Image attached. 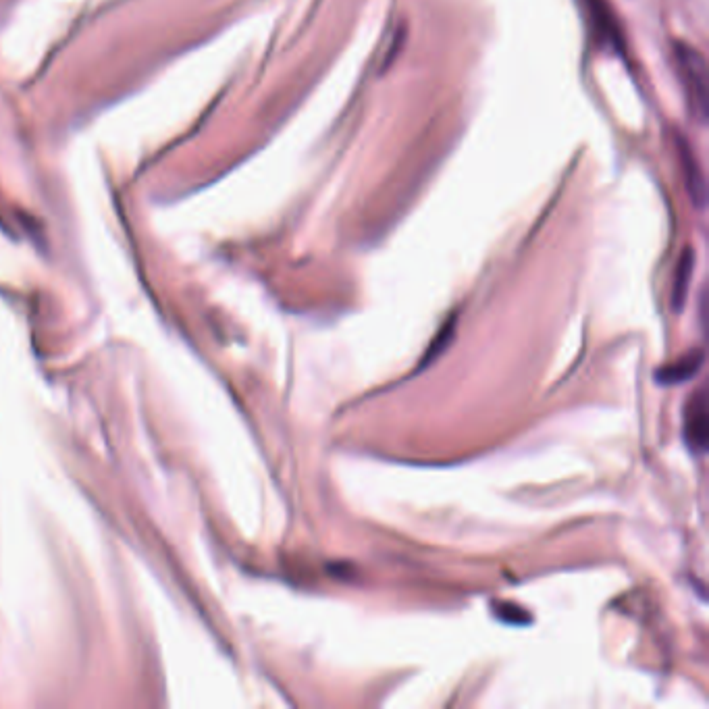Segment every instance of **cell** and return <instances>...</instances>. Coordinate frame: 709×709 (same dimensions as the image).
I'll return each mask as SVG.
<instances>
[{"instance_id":"7a4b0ae2","label":"cell","mask_w":709,"mask_h":709,"mask_svg":"<svg viewBox=\"0 0 709 709\" xmlns=\"http://www.w3.org/2000/svg\"><path fill=\"white\" fill-rule=\"evenodd\" d=\"M682 437L687 448L695 456H703L709 443V412H707V393L699 389L685 406V420H682Z\"/></svg>"},{"instance_id":"8992f818","label":"cell","mask_w":709,"mask_h":709,"mask_svg":"<svg viewBox=\"0 0 709 709\" xmlns=\"http://www.w3.org/2000/svg\"><path fill=\"white\" fill-rule=\"evenodd\" d=\"M452 333H454V319L448 323V325H443V329L439 331V335L433 339V344H431V350L429 354H425L423 358V366L431 362V358H435L439 352H441V344L443 346H448V341L452 339Z\"/></svg>"},{"instance_id":"6da1fadb","label":"cell","mask_w":709,"mask_h":709,"mask_svg":"<svg viewBox=\"0 0 709 709\" xmlns=\"http://www.w3.org/2000/svg\"><path fill=\"white\" fill-rule=\"evenodd\" d=\"M674 59L678 63V75L685 96L689 102L691 115L705 123L709 115V94H707V65L701 57V52L685 42L674 44Z\"/></svg>"},{"instance_id":"3957f363","label":"cell","mask_w":709,"mask_h":709,"mask_svg":"<svg viewBox=\"0 0 709 709\" xmlns=\"http://www.w3.org/2000/svg\"><path fill=\"white\" fill-rule=\"evenodd\" d=\"M705 362V352L701 348L691 350L687 354H682L674 362L662 366V369L655 371V381L660 385H680L693 379Z\"/></svg>"},{"instance_id":"5b68a950","label":"cell","mask_w":709,"mask_h":709,"mask_svg":"<svg viewBox=\"0 0 709 709\" xmlns=\"http://www.w3.org/2000/svg\"><path fill=\"white\" fill-rule=\"evenodd\" d=\"M693 269H695V252L691 248H685L680 254V260H678V265H676V273H674V285H672V308H674V312H682V306H685V302H687Z\"/></svg>"},{"instance_id":"52a82bcc","label":"cell","mask_w":709,"mask_h":709,"mask_svg":"<svg viewBox=\"0 0 709 709\" xmlns=\"http://www.w3.org/2000/svg\"><path fill=\"white\" fill-rule=\"evenodd\" d=\"M495 614L502 622H510V624H524L531 622L529 614H524L520 608L510 606V603H504V606H495Z\"/></svg>"},{"instance_id":"277c9868","label":"cell","mask_w":709,"mask_h":709,"mask_svg":"<svg viewBox=\"0 0 709 709\" xmlns=\"http://www.w3.org/2000/svg\"><path fill=\"white\" fill-rule=\"evenodd\" d=\"M678 159H680V167L682 173H685V183H687V192L689 198L693 200V204L697 208H703L707 202V186H705V177L701 171V165L697 161V156L693 154L691 146L685 140H678Z\"/></svg>"}]
</instances>
